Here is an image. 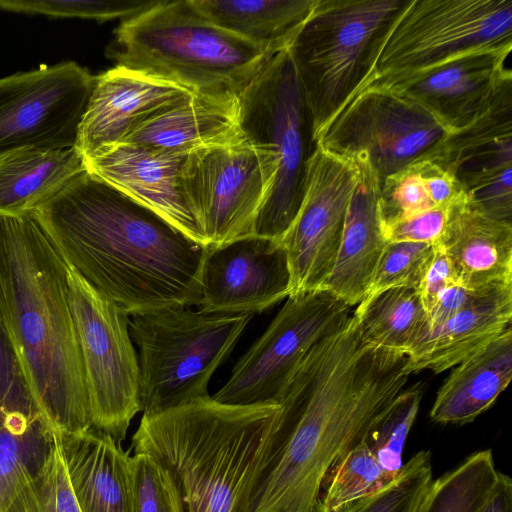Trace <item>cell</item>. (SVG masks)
Instances as JSON below:
<instances>
[{"mask_svg":"<svg viewBox=\"0 0 512 512\" xmlns=\"http://www.w3.org/2000/svg\"><path fill=\"white\" fill-rule=\"evenodd\" d=\"M0 410L40 412L26 385L18 359L0 313Z\"/></svg>","mask_w":512,"mask_h":512,"instance_id":"cell-40","label":"cell"},{"mask_svg":"<svg viewBox=\"0 0 512 512\" xmlns=\"http://www.w3.org/2000/svg\"><path fill=\"white\" fill-rule=\"evenodd\" d=\"M31 214L67 266L129 316L198 306L206 246L87 170Z\"/></svg>","mask_w":512,"mask_h":512,"instance_id":"cell-2","label":"cell"},{"mask_svg":"<svg viewBox=\"0 0 512 512\" xmlns=\"http://www.w3.org/2000/svg\"><path fill=\"white\" fill-rule=\"evenodd\" d=\"M392 480L360 441L342 454L329 470L322 486L318 512H335Z\"/></svg>","mask_w":512,"mask_h":512,"instance_id":"cell-33","label":"cell"},{"mask_svg":"<svg viewBox=\"0 0 512 512\" xmlns=\"http://www.w3.org/2000/svg\"><path fill=\"white\" fill-rule=\"evenodd\" d=\"M159 0H0V9L53 18L97 21L126 20L154 6Z\"/></svg>","mask_w":512,"mask_h":512,"instance_id":"cell-36","label":"cell"},{"mask_svg":"<svg viewBox=\"0 0 512 512\" xmlns=\"http://www.w3.org/2000/svg\"><path fill=\"white\" fill-rule=\"evenodd\" d=\"M86 170L77 148L22 149L0 156V216H23Z\"/></svg>","mask_w":512,"mask_h":512,"instance_id":"cell-27","label":"cell"},{"mask_svg":"<svg viewBox=\"0 0 512 512\" xmlns=\"http://www.w3.org/2000/svg\"><path fill=\"white\" fill-rule=\"evenodd\" d=\"M423 159L451 173L465 193L512 167V80L483 116L460 131L447 134Z\"/></svg>","mask_w":512,"mask_h":512,"instance_id":"cell-25","label":"cell"},{"mask_svg":"<svg viewBox=\"0 0 512 512\" xmlns=\"http://www.w3.org/2000/svg\"><path fill=\"white\" fill-rule=\"evenodd\" d=\"M512 378V329L469 355L451 371L436 394L430 418L466 424L489 409Z\"/></svg>","mask_w":512,"mask_h":512,"instance_id":"cell-26","label":"cell"},{"mask_svg":"<svg viewBox=\"0 0 512 512\" xmlns=\"http://www.w3.org/2000/svg\"><path fill=\"white\" fill-rule=\"evenodd\" d=\"M432 248L426 243L388 242L365 297L396 287L417 289Z\"/></svg>","mask_w":512,"mask_h":512,"instance_id":"cell-39","label":"cell"},{"mask_svg":"<svg viewBox=\"0 0 512 512\" xmlns=\"http://www.w3.org/2000/svg\"><path fill=\"white\" fill-rule=\"evenodd\" d=\"M243 136L237 96L193 94L139 125L121 143L187 155Z\"/></svg>","mask_w":512,"mask_h":512,"instance_id":"cell-22","label":"cell"},{"mask_svg":"<svg viewBox=\"0 0 512 512\" xmlns=\"http://www.w3.org/2000/svg\"><path fill=\"white\" fill-rule=\"evenodd\" d=\"M290 285L282 242L250 235L222 245H207L198 310L254 315L288 297Z\"/></svg>","mask_w":512,"mask_h":512,"instance_id":"cell-16","label":"cell"},{"mask_svg":"<svg viewBox=\"0 0 512 512\" xmlns=\"http://www.w3.org/2000/svg\"><path fill=\"white\" fill-rule=\"evenodd\" d=\"M186 155L119 143L84 159L86 170L151 209L197 243L207 246L182 185Z\"/></svg>","mask_w":512,"mask_h":512,"instance_id":"cell-19","label":"cell"},{"mask_svg":"<svg viewBox=\"0 0 512 512\" xmlns=\"http://www.w3.org/2000/svg\"><path fill=\"white\" fill-rule=\"evenodd\" d=\"M423 391L421 382L405 388L374 419L361 439L391 480L403 466L404 444L416 419Z\"/></svg>","mask_w":512,"mask_h":512,"instance_id":"cell-32","label":"cell"},{"mask_svg":"<svg viewBox=\"0 0 512 512\" xmlns=\"http://www.w3.org/2000/svg\"><path fill=\"white\" fill-rule=\"evenodd\" d=\"M252 317L187 306L132 315L129 332L140 352L143 415L209 397L212 375L229 357Z\"/></svg>","mask_w":512,"mask_h":512,"instance_id":"cell-6","label":"cell"},{"mask_svg":"<svg viewBox=\"0 0 512 512\" xmlns=\"http://www.w3.org/2000/svg\"><path fill=\"white\" fill-rule=\"evenodd\" d=\"M114 34L109 57L116 65L194 94L238 97L274 54L218 27L192 0H159Z\"/></svg>","mask_w":512,"mask_h":512,"instance_id":"cell-5","label":"cell"},{"mask_svg":"<svg viewBox=\"0 0 512 512\" xmlns=\"http://www.w3.org/2000/svg\"><path fill=\"white\" fill-rule=\"evenodd\" d=\"M512 284L502 286L454 314L439 326L423 330L407 355L405 370L438 374L450 369L511 327Z\"/></svg>","mask_w":512,"mask_h":512,"instance_id":"cell-23","label":"cell"},{"mask_svg":"<svg viewBox=\"0 0 512 512\" xmlns=\"http://www.w3.org/2000/svg\"><path fill=\"white\" fill-rule=\"evenodd\" d=\"M428 167L429 161L420 159L381 182L379 205L383 222L438 207L430 195Z\"/></svg>","mask_w":512,"mask_h":512,"instance_id":"cell-37","label":"cell"},{"mask_svg":"<svg viewBox=\"0 0 512 512\" xmlns=\"http://www.w3.org/2000/svg\"><path fill=\"white\" fill-rule=\"evenodd\" d=\"M135 512H186L170 472L143 453L132 456Z\"/></svg>","mask_w":512,"mask_h":512,"instance_id":"cell-38","label":"cell"},{"mask_svg":"<svg viewBox=\"0 0 512 512\" xmlns=\"http://www.w3.org/2000/svg\"><path fill=\"white\" fill-rule=\"evenodd\" d=\"M481 512H512V480L500 472L496 486Z\"/></svg>","mask_w":512,"mask_h":512,"instance_id":"cell-45","label":"cell"},{"mask_svg":"<svg viewBox=\"0 0 512 512\" xmlns=\"http://www.w3.org/2000/svg\"><path fill=\"white\" fill-rule=\"evenodd\" d=\"M275 173L273 154L245 135L186 155L182 185L207 245L253 235Z\"/></svg>","mask_w":512,"mask_h":512,"instance_id":"cell-12","label":"cell"},{"mask_svg":"<svg viewBox=\"0 0 512 512\" xmlns=\"http://www.w3.org/2000/svg\"><path fill=\"white\" fill-rule=\"evenodd\" d=\"M406 362L365 344L354 313L319 340L279 402L277 447L251 512H318L333 464L406 388Z\"/></svg>","mask_w":512,"mask_h":512,"instance_id":"cell-1","label":"cell"},{"mask_svg":"<svg viewBox=\"0 0 512 512\" xmlns=\"http://www.w3.org/2000/svg\"><path fill=\"white\" fill-rule=\"evenodd\" d=\"M448 132L423 107L379 87L358 90L315 141L348 160L366 163L382 182L427 157Z\"/></svg>","mask_w":512,"mask_h":512,"instance_id":"cell-11","label":"cell"},{"mask_svg":"<svg viewBox=\"0 0 512 512\" xmlns=\"http://www.w3.org/2000/svg\"><path fill=\"white\" fill-rule=\"evenodd\" d=\"M456 282L459 281L450 258L439 243L434 244L417 288L426 314L433 308L439 295Z\"/></svg>","mask_w":512,"mask_h":512,"instance_id":"cell-43","label":"cell"},{"mask_svg":"<svg viewBox=\"0 0 512 512\" xmlns=\"http://www.w3.org/2000/svg\"><path fill=\"white\" fill-rule=\"evenodd\" d=\"M407 0H316L288 50L316 139L363 84L373 48Z\"/></svg>","mask_w":512,"mask_h":512,"instance_id":"cell-7","label":"cell"},{"mask_svg":"<svg viewBox=\"0 0 512 512\" xmlns=\"http://www.w3.org/2000/svg\"><path fill=\"white\" fill-rule=\"evenodd\" d=\"M431 481V453L421 450L403 464L392 481L335 512H416Z\"/></svg>","mask_w":512,"mask_h":512,"instance_id":"cell-34","label":"cell"},{"mask_svg":"<svg viewBox=\"0 0 512 512\" xmlns=\"http://www.w3.org/2000/svg\"><path fill=\"white\" fill-rule=\"evenodd\" d=\"M218 27L276 53L288 49L316 0H192Z\"/></svg>","mask_w":512,"mask_h":512,"instance_id":"cell-28","label":"cell"},{"mask_svg":"<svg viewBox=\"0 0 512 512\" xmlns=\"http://www.w3.org/2000/svg\"><path fill=\"white\" fill-rule=\"evenodd\" d=\"M511 50H480L379 88L410 98L448 132L460 131L483 116L512 80L506 60Z\"/></svg>","mask_w":512,"mask_h":512,"instance_id":"cell-17","label":"cell"},{"mask_svg":"<svg viewBox=\"0 0 512 512\" xmlns=\"http://www.w3.org/2000/svg\"><path fill=\"white\" fill-rule=\"evenodd\" d=\"M438 243L460 283L472 287L512 284V223L483 215L466 197L452 205Z\"/></svg>","mask_w":512,"mask_h":512,"instance_id":"cell-24","label":"cell"},{"mask_svg":"<svg viewBox=\"0 0 512 512\" xmlns=\"http://www.w3.org/2000/svg\"><path fill=\"white\" fill-rule=\"evenodd\" d=\"M4 512H79L56 438L42 468L18 487Z\"/></svg>","mask_w":512,"mask_h":512,"instance_id":"cell-35","label":"cell"},{"mask_svg":"<svg viewBox=\"0 0 512 512\" xmlns=\"http://www.w3.org/2000/svg\"><path fill=\"white\" fill-rule=\"evenodd\" d=\"M68 266L32 216H0V313L38 410L56 433L92 428Z\"/></svg>","mask_w":512,"mask_h":512,"instance_id":"cell-3","label":"cell"},{"mask_svg":"<svg viewBox=\"0 0 512 512\" xmlns=\"http://www.w3.org/2000/svg\"><path fill=\"white\" fill-rule=\"evenodd\" d=\"M350 314L348 305L324 289L288 296L212 398L230 405L279 404L312 347Z\"/></svg>","mask_w":512,"mask_h":512,"instance_id":"cell-13","label":"cell"},{"mask_svg":"<svg viewBox=\"0 0 512 512\" xmlns=\"http://www.w3.org/2000/svg\"><path fill=\"white\" fill-rule=\"evenodd\" d=\"M452 205L438 206L424 212L383 222L386 240L388 242L430 245L438 243L445 231Z\"/></svg>","mask_w":512,"mask_h":512,"instance_id":"cell-41","label":"cell"},{"mask_svg":"<svg viewBox=\"0 0 512 512\" xmlns=\"http://www.w3.org/2000/svg\"><path fill=\"white\" fill-rule=\"evenodd\" d=\"M499 474L490 449L475 452L430 482L416 512H481Z\"/></svg>","mask_w":512,"mask_h":512,"instance_id":"cell-31","label":"cell"},{"mask_svg":"<svg viewBox=\"0 0 512 512\" xmlns=\"http://www.w3.org/2000/svg\"><path fill=\"white\" fill-rule=\"evenodd\" d=\"M244 135L273 154L276 173L253 235L281 242L299 210L314 147L309 113L288 49L272 54L238 95Z\"/></svg>","mask_w":512,"mask_h":512,"instance_id":"cell-9","label":"cell"},{"mask_svg":"<svg viewBox=\"0 0 512 512\" xmlns=\"http://www.w3.org/2000/svg\"><path fill=\"white\" fill-rule=\"evenodd\" d=\"M502 286L505 285L472 287L460 282L452 284L439 295L435 305L427 314V325L424 330H430L439 326L454 314Z\"/></svg>","mask_w":512,"mask_h":512,"instance_id":"cell-44","label":"cell"},{"mask_svg":"<svg viewBox=\"0 0 512 512\" xmlns=\"http://www.w3.org/2000/svg\"><path fill=\"white\" fill-rule=\"evenodd\" d=\"M281 406L230 405L211 396L143 415L134 453L172 475L186 512H251L277 447Z\"/></svg>","mask_w":512,"mask_h":512,"instance_id":"cell-4","label":"cell"},{"mask_svg":"<svg viewBox=\"0 0 512 512\" xmlns=\"http://www.w3.org/2000/svg\"><path fill=\"white\" fill-rule=\"evenodd\" d=\"M357 176L355 162L314 144L299 210L281 241L291 275L289 296L319 290L328 278Z\"/></svg>","mask_w":512,"mask_h":512,"instance_id":"cell-15","label":"cell"},{"mask_svg":"<svg viewBox=\"0 0 512 512\" xmlns=\"http://www.w3.org/2000/svg\"><path fill=\"white\" fill-rule=\"evenodd\" d=\"M96 76L65 61L0 79V156L74 147Z\"/></svg>","mask_w":512,"mask_h":512,"instance_id":"cell-14","label":"cell"},{"mask_svg":"<svg viewBox=\"0 0 512 512\" xmlns=\"http://www.w3.org/2000/svg\"><path fill=\"white\" fill-rule=\"evenodd\" d=\"M55 438L79 512H135L132 456L93 428Z\"/></svg>","mask_w":512,"mask_h":512,"instance_id":"cell-20","label":"cell"},{"mask_svg":"<svg viewBox=\"0 0 512 512\" xmlns=\"http://www.w3.org/2000/svg\"><path fill=\"white\" fill-rule=\"evenodd\" d=\"M353 313L365 344L405 355L427 325L416 288L396 287L366 296Z\"/></svg>","mask_w":512,"mask_h":512,"instance_id":"cell-29","label":"cell"},{"mask_svg":"<svg viewBox=\"0 0 512 512\" xmlns=\"http://www.w3.org/2000/svg\"><path fill=\"white\" fill-rule=\"evenodd\" d=\"M54 445V431L40 412L0 410V512L42 468Z\"/></svg>","mask_w":512,"mask_h":512,"instance_id":"cell-30","label":"cell"},{"mask_svg":"<svg viewBox=\"0 0 512 512\" xmlns=\"http://www.w3.org/2000/svg\"><path fill=\"white\" fill-rule=\"evenodd\" d=\"M465 194L467 203L483 215L512 223V167L499 171Z\"/></svg>","mask_w":512,"mask_h":512,"instance_id":"cell-42","label":"cell"},{"mask_svg":"<svg viewBox=\"0 0 512 512\" xmlns=\"http://www.w3.org/2000/svg\"><path fill=\"white\" fill-rule=\"evenodd\" d=\"M493 49L512 50V0H407L376 42L358 90Z\"/></svg>","mask_w":512,"mask_h":512,"instance_id":"cell-8","label":"cell"},{"mask_svg":"<svg viewBox=\"0 0 512 512\" xmlns=\"http://www.w3.org/2000/svg\"><path fill=\"white\" fill-rule=\"evenodd\" d=\"M67 280L92 428L121 443L131 420L141 411L139 362L129 315L69 266Z\"/></svg>","mask_w":512,"mask_h":512,"instance_id":"cell-10","label":"cell"},{"mask_svg":"<svg viewBox=\"0 0 512 512\" xmlns=\"http://www.w3.org/2000/svg\"><path fill=\"white\" fill-rule=\"evenodd\" d=\"M358 168L333 268L321 289L349 307L365 297L377 264L388 244L380 211V180L364 162Z\"/></svg>","mask_w":512,"mask_h":512,"instance_id":"cell-21","label":"cell"},{"mask_svg":"<svg viewBox=\"0 0 512 512\" xmlns=\"http://www.w3.org/2000/svg\"><path fill=\"white\" fill-rule=\"evenodd\" d=\"M194 93L115 65L96 76L75 147L84 159L121 143L135 128Z\"/></svg>","mask_w":512,"mask_h":512,"instance_id":"cell-18","label":"cell"}]
</instances>
